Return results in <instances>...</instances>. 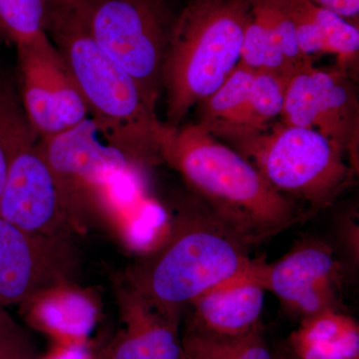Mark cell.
I'll use <instances>...</instances> for the list:
<instances>
[{
	"mask_svg": "<svg viewBox=\"0 0 359 359\" xmlns=\"http://www.w3.org/2000/svg\"><path fill=\"white\" fill-rule=\"evenodd\" d=\"M161 157L202 203L250 247L294 226L306 212L273 188L249 160L204 127L163 126Z\"/></svg>",
	"mask_w": 359,
	"mask_h": 359,
	"instance_id": "6da1fadb",
	"label": "cell"
},
{
	"mask_svg": "<svg viewBox=\"0 0 359 359\" xmlns=\"http://www.w3.org/2000/svg\"><path fill=\"white\" fill-rule=\"evenodd\" d=\"M45 32L74 80L108 145L135 166L161 157L164 123L138 84L96 43L74 0H47Z\"/></svg>",
	"mask_w": 359,
	"mask_h": 359,
	"instance_id": "7a4b0ae2",
	"label": "cell"
},
{
	"mask_svg": "<svg viewBox=\"0 0 359 359\" xmlns=\"http://www.w3.org/2000/svg\"><path fill=\"white\" fill-rule=\"evenodd\" d=\"M250 245L203 203L180 212L164 240L128 271V290L170 320L205 292L249 273Z\"/></svg>",
	"mask_w": 359,
	"mask_h": 359,
	"instance_id": "3957f363",
	"label": "cell"
},
{
	"mask_svg": "<svg viewBox=\"0 0 359 359\" xmlns=\"http://www.w3.org/2000/svg\"><path fill=\"white\" fill-rule=\"evenodd\" d=\"M250 0H188L175 18L162 67L167 121L177 127L237 67Z\"/></svg>",
	"mask_w": 359,
	"mask_h": 359,
	"instance_id": "277c9868",
	"label": "cell"
},
{
	"mask_svg": "<svg viewBox=\"0 0 359 359\" xmlns=\"http://www.w3.org/2000/svg\"><path fill=\"white\" fill-rule=\"evenodd\" d=\"M223 139L233 143L278 193L313 211L332 205L353 184L355 170L347 156L314 130L278 121Z\"/></svg>",
	"mask_w": 359,
	"mask_h": 359,
	"instance_id": "5b68a950",
	"label": "cell"
},
{
	"mask_svg": "<svg viewBox=\"0 0 359 359\" xmlns=\"http://www.w3.org/2000/svg\"><path fill=\"white\" fill-rule=\"evenodd\" d=\"M76 1L96 43L138 84L156 110L175 18L170 0Z\"/></svg>",
	"mask_w": 359,
	"mask_h": 359,
	"instance_id": "8992f818",
	"label": "cell"
},
{
	"mask_svg": "<svg viewBox=\"0 0 359 359\" xmlns=\"http://www.w3.org/2000/svg\"><path fill=\"white\" fill-rule=\"evenodd\" d=\"M79 266L70 238L28 233L0 218V306L68 287Z\"/></svg>",
	"mask_w": 359,
	"mask_h": 359,
	"instance_id": "52a82bcc",
	"label": "cell"
},
{
	"mask_svg": "<svg viewBox=\"0 0 359 359\" xmlns=\"http://www.w3.org/2000/svg\"><path fill=\"white\" fill-rule=\"evenodd\" d=\"M280 121L318 132L346 156L358 139L359 104L348 71L308 63L287 82Z\"/></svg>",
	"mask_w": 359,
	"mask_h": 359,
	"instance_id": "ba28073f",
	"label": "cell"
},
{
	"mask_svg": "<svg viewBox=\"0 0 359 359\" xmlns=\"http://www.w3.org/2000/svg\"><path fill=\"white\" fill-rule=\"evenodd\" d=\"M21 104L40 139L55 136L88 118L74 80L51 40L16 47Z\"/></svg>",
	"mask_w": 359,
	"mask_h": 359,
	"instance_id": "9c48e42d",
	"label": "cell"
},
{
	"mask_svg": "<svg viewBox=\"0 0 359 359\" xmlns=\"http://www.w3.org/2000/svg\"><path fill=\"white\" fill-rule=\"evenodd\" d=\"M341 271L332 248L309 241L275 263L257 259L250 276L302 320L323 311H340Z\"/></svg>",
	"mask_w": 359,
	"mask_h": 359,
	"instance_id": "30bf717a",
	"label": "cell"
},
{
	"mask_svg": "<svg viewBox=\"0 0 359 359\" xmlns=\"http://www.w3.org/2000/svg\"><path fill=\"white\" fill-rule=\"evenodd\" d=\"M289 80L238 62L228 79L201 102L199 124L215 137L263 130L282 115Z\"/></svg>",
	"mask_w": 359,
	"mask_h": 359,
	"instance_id": "8fae6325",
	"label": "cell"
},
{
	"mask_svg": "<svg viewBox=\"0 0 359 359\" xmlns=\"http://www.w3.org/2000/svg\"><path fill=\"white\" fill-rule=\"evenodd\" d=\"M40 148L75 214L85 196L132 166L117 149L98 141V130L89 118L62 133L40 139Z\"/></svg>",
	"mask_w": 359,
	"mask_h": 359,
	"instance_id": "7c38bea8",
	"label": "cell"
},
{
	"mask_svg": "<svg viewBox=\"0 0 359 359\" xmlns=\"http://www.w3.org/2000/svg\"><path fill=\"white\" fill-rule=\"evenodd\" d=\"M240 62L287 80L313 62L299 50L290 0H250Z\"/></svg>",
	"mask_w": 359,
	"mask_h": 359,
	"instance_id": "4fadbf2b",
	"label": "cell"
},
{
	"mask_svg": "<svg viewBox=\"0 0 359 359\" xmlns=\"http://www.w3.org/2000/svg\"><path fill=\"white\" fill-rule=\"evenodd\" d=\"M250 271L219 283L194 299L188 306L191 316L187 327L226 337L262 327L264 290L250 278Z\"/></svg>",
	"mask_w": 359,
	"mask_h": 359,
	"instance_id": "5bb4252c",
	"label": "cell"
},
{
	"mask_svg": "<svg viewBox=\"0 0 359 359\" xmlns=\"http://www.w3.org/2000/svg\"><path fill=\"white\" fill-rule=\"evenodd\" d=\"M122 295L126 327L96 359H185L179 323L128 289Z\"/></svg>",
	"mask_w": 359,
	"mask_h": 359,
	"instance_id": "9a60e30c",
	"label": "cell"
},
{
	"mask_svg": "<svg viewBox=\"0 0 359 359\" xmlns=\"http://www.w3.org/2000/svg\"><path fill=\"white\" fill-rule=\"evenodd\" d=\"M299 50L306 57L330 53L335 55L342 69L355 65L359 53V29L330 9L313 0H290Z\"/></svg>",
	"mask_w": 359,
	"mask_h": 359,
	"instance_id": "2e32d148",
	"label": "cell"
},
{
	"mask_svg": "<svg viewBox=\"0 0 359 359\" xmlns=\"http://www.w3.org/2000/svg\"><path fill=\"white\" fill-rule=\"evenodd\" d=\"M287 344L295 359H359L358 321L340 311L304 318Z\"/></svg>",
	"mask_w": 359,
	"mask_h": 359,
	"instance_id": "e0dca14e",
	"label": "cell"
},
{
	"mask_svg": "<svg viewBox=\"0 0 359 359\" xmlns=\"http://www.w3.org/2000/svg\"><path fill=\"white\" fill-rule=\"evenodd\" d=\"M185 359H276L259 327L247 334L226 337L187 327L181 337Z\"/></svg>",
	"mask_w": 359,
	"mask_h": 359,
	"instance_id": "ac0fdd59",
	"label": "cell"
},
{
	"mask_svg": "<svg viewBox=\"0 0 359 359\" xmlns=\"http://www.w3.org/2000/svg\"><path fill=\"white\" fill-rule=\"evenodd\" d=\"M46 7L47 0H0V34L15 47L48 40Z\"/></svg>",
	"mask_w": 359,
	"mask_h": 359,
	"instance_id": "d6986e66",
	"label": "cell"
},
{
	"mask_svg": "<svg viewBox=\"0 0 359 359\" xmlns=\"http://www.w3.org/2000/svg\"><path fill=\"white\" fill-rule=\"evenodd\" d=\"M0 359H43L30 334L4 309L0 313Z\"/></svg>",
	"mask_w": 359,
	"mask_h": 359,
	"instance_id": "ffe728a7",
	"label": "cell"
},
{
	"mask_svg": "<svg viewBox=\"0 0 359 359\" xmlns=\"http://www.w3.org/2000/svg\"><path fill=\"white\" fill-rule=\"evenodd\" d=\"M313 2L358 26L359 0H313Z\"/></svg>",
	"mask_w": 359,
	"mask_h": 359,
	"instance_id": "44dd1931",
	"label": "cell"
},
{
	"mask_svg": "<svg viewBox=\"0 0 359 359\" xmlns=\"http://www.w3.org/2000/svg\"><path fill=\"white\" fill-rule=\"evenodd\" d=\"M6 160L4 153H2L1 149H0V195H1L2 191H4V184H6Z\"/></svg>",
	"mask_w": 359,
	"mask_h": 359,
	"instance_id": "7402d4cb",
	"label": "cell"
},
{
	"mask_svg": "<svg viewBox=\"0 0 359 359\" xmlns=\"http://www.w3.org/2000/svg\"><path fill=\"white\" fill-rule=\"evenodd\" d=\"M276 359H295L294 358H276Z\"/></svg>",
	"mask_w": 359,
	"mask_h": 359,
	"instance_id": "603a6c76",
	"label": "cell"
},
{
	"mask_svg": "<svg viewBox=\"0 0 359 359\" xmlns=\"http://www.w3.org/2000/svg\"><path fill=\"white\" fill-rule=\"evenodd\" d=\"M4 308H1V306H0V313H1L2 311V309H4Z\"/></svg>",
	"mask_w": 359,
	"mask_h": 359,
	"instance_id": "cb8c5ba5",
	"label": "cell"
},
{
	"mask_svg": "<svg viewBox=\"0 0 359 359\" xmlns=\"http://www.w3.org/2000/svg\"><path fill=\"white\" fill-rule=\"evenodd\" d=\"M79 1H89V0H79Z\"/></svg>",
	"mask_w": 359,
	"mask_h": 359,
	"instance_id": "d4e9b609",
	"label": "cell"
}]
</instances>
